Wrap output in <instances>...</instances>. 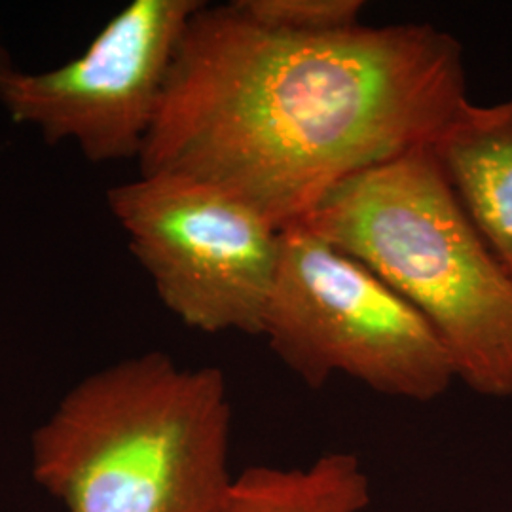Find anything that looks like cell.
I'll return each instance as SVG.
<instances>
[{"label": "cell", "mask_w": 512, "mask_h": 512, "mask_svg": "<svg viewBox=\"0 0 512 512\" xmlns=\"http://www.w3.org/2000/svg\"><path fill=\"white\" fill-rule=\"evenodd\" d=\"M18 71L19 69H16L14 63H12V57H10L8 48L4 46V42L0 38V84H4L12 74H16Z\"/></svg>", "instance_id": "obj_10"}, {"label": "cell", "mask_w": 512, "mask_h": 512, "mask_svg": "<svg viewBox=\"0 0 512 512\" xmlns=\"http://www.w3.org/2000/svg\"><path fill=\"white\" fill-rule=\"evenodd\" d=\"M467 101L461 42L431 23L291 35L205 2L139 167L217 184L285 230L349 177L433 145Z\"/></svg>", "instance_id": "obj_1"}, {"label": "cell", "mask_w": 512, "mask_h": 512, "mask_svg": "<svg viewBox=\"0 0 512 512\" xmlns=\"http://www.w3.org/2000/svg\"><path fill=\"white\" fill-rule=\"evenodd\" d=\"M262 336L311 389L348 376L385 397L431 403L458 382L437 334L401 294L298 224L283 230Z\"/></svg>", "instance_id": "obj_4"}, {"label": "cell", "mask_w": 512, "mask_h": 512, "mask_svg": "<svg viewBox=\"0 0 512 512\" xmlns=\"http://www.w3.org/2000/svg\"><path fill=\"white\" fill-rule=\"evenodd\" d=\"M298 226L401 294L437 334L456 380L511 399L512 275L463 211L431 145L349 177Z\"/></svg>", "instance_id": "obj_3"}, {"label": "cell", "mask_w": 512, "mask_h": 512, "mask_svg": "<svg viewBox=\"0 0 512 512\" xmlns=\"http://www.w3.org/2000/svg\"><path fill=\"white\" fill-rule=\"evenodd\" d=\"M370 501L359 456L329 452L306 467H247L234 475L217 512H365Z\"/></svg>", "instance_id": "obj_8"}, {"label": "cell", "mask_w": 512, "mask_h": 512, "mask_svg": "<svg viewBox=\"0 0 512 512\" xmlns=\"http://www.w3.org/2000/svg\"><path fill=\"white\" fill-rule=\"evenodd\" d=\"M258 25L291 35H325L351 29L361 21L363 0H234Z\"/></svg>", "instance_id": "obj_9"}, {"label": "cell", "mask_w": 512, "mask_h": 512, "mask_svg": "<svg viewBox=\"0 0 512 512\" xmlns=\"http://www.w3.org/2000/svg\"><path fill=\"white\" fill-rule=\"evenodd\" d=\"M203 0H131L71 61L12 74L0 105L46 143L73 141L92 164L143 154L186 29Z\"/></svg>", "instance_id": "obj_6"}, {"label": "cell", "mask_w": 512, "mask_h": 512, "mask_svg": "<svg viewBox=\"0 0 512 512\" xmlns=\"http://www.w3.org/2000/svg\"><path fill=\"white\" fill-rule=\"evenodd\" d=\"M110 213L158 298L188 329L262 336L283 230L217 184L139 173L107 192Z\"/></svg>", "instance_id": "obj_5"}, {"label": "cell", "mask_w": 512, "mask_h": 512, "mask_svg": "<svg viewBox=\"0 0 512 512\" xmlns=\"http://www.w3.org/2000/svg\"><path fill=\"white\" fill-rule=\"evenodd\" d=\"M230 442L224 372L148 351L65 393L31 435V473L67 512H217Z\"/></svg>", "instance_id": "obj_2"}, {"label": "cell", "mask_w": 512, "mask_h": 512, "mask_svg": "<svg viewBox=\"0 0 512 512\" xmlns=\"http://www.w3.org/2000/svg\"><path fill=\"white\" fill-rule=\"evenodd\" d=\"M431 150L463 211L512 275V99H469Z\"/></svg>", "instance_id": "obj_7"}]
</instances>
